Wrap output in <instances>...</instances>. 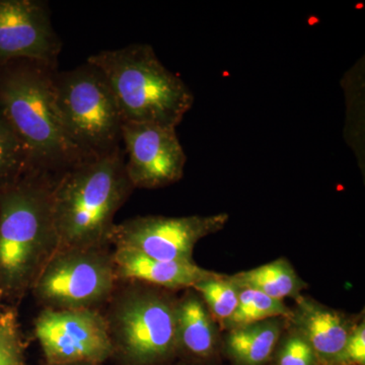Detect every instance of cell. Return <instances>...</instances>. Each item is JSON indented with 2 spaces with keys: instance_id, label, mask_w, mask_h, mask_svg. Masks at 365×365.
<instances>
[{
  "instance_id": "d4e9b609",
  "label": "cell",
  "mask_w": 365,
  "mask_h": 365,
  "mask_svg": "<svg viewBox=\"0 0 365 365\" xmlns=\"http://www.w3.org/2000/svg\"><path fill=\"white\" fill-rule=\"evenodd\" d=\"M165 365H194L192 364H190L188 361H185V360L178 359L176 360H174V361L170 362V364H167Z\"/></svg>"
},
{
  "instance_id": "5bb4252c",
  "label": "cell",
  "mask_w": 365,
  "mask_h": 365,
  "mask_svg": "<svg viewBox=\"0 0 365 365\" xmlns=\"http://www.w3.org/2000/svg\"><path fill=\"white\" fill-rule=\"evenodd\" d=\"M113 257L118 282L137 281L173 292L188 289L220 274L201 268L195 262L158 260L132 250L115 249Z\"/></svg>"
},
{
  "instance_id": "ba28073f",
  "label": "cell",
  "mask_w": 365,
  "mask_h": 365,
  "mask_svg": "<svg viewBox=\"0 0 365 365\" xmlns=\"http://www.w3.org/2000/svg\"><path fill=\"white\" fill-rule=\"evenodd\" d=\"M228 220L230 215L223 212L181 217L137 216L116 223L111 246L132 250L158 260L194 263L196 245L222 230Z\"/></svg>"
},
{
  "instance_id": "52a82bcc",
  "label": "cell",
  "mask_w": 365,
  "mask_h": 365,
  "mask_svg": "<svg viewBox=\"0 0 365 365\" xmlns=\"http://www.w3.org/2000/svg\"><path fill=\"white\" fill-rule=\"evenodd\" d=\"M117 284L110 247L57 249L31 292L43 309H100Z\"/></svg>"
},
{
  "instance_id": "5b68a950",
  "label": "cell",
  "mask_w": 365,
  "mask_h": 365,
  "mask_svg": "<svg viewBox=\"0 0 365 365\" xmlns=\"http://www.w3.org/2000/svg\"><path fill=\"white\" fill-rule=\"evenodd\" d=\"M177 292L118 282L104 314L118 365H165L179 359Z\"/></svg>"
},
{
  "instance_id": "9c48e42d",
  "label": "cell",
  "mask_w": 365,
  "mask_h": 365,
  "mask_svg": "<svg viewBox=\"0 0 365 365\" xmlns=\"http://www.w3.org/2000/svg\"><path fill=\"white\" fill-rule=\"evenodd\" d=\"M34 333L45 364H101L114 354L107 321L100 309H43L34 322Z\"/></svg>"
},
{
  "instance_id": "e0dca14e",
  "label": "cell",
  "mask_w": 365,
  "mask_h": 365,
  "mask_svg": "<svg viewBox=\"0 0 365 365\" xmlns=\"http://www.w3.org/2000/svg\"><path fill=\"white\" fill-rule=\"evenodd\" d=\"M292 316V307H287L283 300L272 299L258 290L240 288L237 309L223 326L222 332L269 319H289Z\"/></svg>"
},
{
  "instance_id": "d6986e66",
  "label": "cell",
  "mask_w": 365,
  "mask_h": 365,
  "mask_svg": "<svg viewBox=\"0 0 365 365\" xmlns=\"http://www.w3.org/2000/svg\"><path fill=\"white\" fill-rule=\"evenodd\" d=\"M192 288L200 295L222 332L223 326L237 309L240 288L230 279V275L222 273L200 281Z\"/></svg>"
},
{
  "instance_id": "9a60e30c",
  "label": "cell",
  "mask_w": 365,
  "mask_h": 365,
  "mask_svg": "<svg viewBox=\"0 0 365 365\" xmlns=\"http://www.w3.org/2000/svg\"><path fill=\"white\" fill-rule=\"evenodd\" d=\"M287 323L273 318L222 332V359L228 365H268Z\"/></svg>"
},
{
  "instance_id": "3957f363",
  "label": "cell",
  "mask_w": 365,
  "mask_h": 365,
  "mask_svg": "<svg viewBox=\"0 0 365 365\" xmlns=\"http://www.w3.org/2000/svg\"><path fill=\"white\" fill-rule=\"evenodd\" d=\"M134 190L122 148L57 177L51 191L57 249L111 246L115 215Z\"/></svg>"
},
{
  "instance_id": "4316f807",
  "label": "cell",
  "mask_w": 365,
  "mask_h": 365,
  "mask_svg": "<svg viewBox=\"0 0 365 365\" xmlns=\"http://www.w3.org/2000/svg\"><path fill=\"white\" fill-rule=\"evenodd\" d=\"M222 365H225V364H222Z\"/></svg>"
},
{
  "instance_id": "8992f818",
  "label": "cell",
  "mask_w": 365,
  "mask_h": 365,
  "mask_svg": "<svg viewBox=\"0 0 365 365\" xmlns=\"http://www.w3.org/2000/svg\"><path fill=\"white\" fill-rule=\"evenodd\" d=\"M53 95L67 136L83 155L104 157L121 148L123 120L100 68L86 61L71 71L58 69Z\"/></svg>"
},
{
  "instance_id": "cb8c5ba5",
  "label": "cell",
  "mask_w": 365,
  "mask_h": 365,
  "mask_svg": "<svg viewBox=\"0 0 365 365\" xmlns=\"http://www.w3.org/2000/svg\"><path fill=\"white\" fill-rule=\"evenodd\" d=\"M11 307H9V304H6V302L2 299L1 294H0V318H1Z\"/></svg>"
},
{
  "instance_id": "6da1fadb",
  "label": "cell",
  "mask_w": 365,
  "mask_h": 365,
  "mask_svg": "<svg viewBox=\"0 0 365 365\" xmlns=\"http://www.w3.org/2000/svg\"><path fill=\"white\" fill-rule=\"evenodd\" d=\"M58 67L18 58L0 64V114L18 137L31 170L58 177L86 158L67 136L53 95Z\"/></svg>"
},
{
  "instance_id": "7a4b0ae2",
  "label": "cell",
  "mask_w": 365,
  "mask_h": 365,
  "mask_svg": "<svg viewBox=\"0 0 365 365\" xmlns=\"http://www.w3.org/2000/svg\"><path fill=\"white\" fill-rule=\"evenodd\" d=\"M57 177L30 170L0 190V294L16 306L57 250L51 191Z\"/></svg>"
},
{
  "instance_id": "7402d4cb",
  "label": "cell",
  "mask_w": 365,
  "mask_h": 365,
  "mask_svg": "<svg viewBox=\"0 0 365 365\" xmlns=\"http://www.w3.org/2000/svg\"><path fill=\"white\" fill-rule=\"evenodd\" d=\"M25 343L16 307L0 318V365H26Z\"/></svg>"
},
{
  "instance_id": "277c9868",
  "label": "cell",
  "mask_w": 365,
  "mask_h": 365,
  "mask_svg": "<svg viewBox=\"0 0 365 365\" xmlns=\"http://www.w3.org/2000/svg\"><path fill=\"white\" fill-rule=\"evenodd\" d=\"M86 61L104 73L123 123L177 128L193 107L194 95L189 86L163 66L150 45L104 50Z\"/></svg>"
},
{
  "instance_id": "ac0fdd59",
  "label": "cell",
  "mask_w": 365,
  "mask_h": 365,
  "mask_svg": "<svg viewBox=\"0 0 365 365\" xmlns=\"http://www.w3.org/2000/svg\"><path fill=\"white\" fill-rule=\"evenodd\" d=\"M347 107H351L352 120L345 124L346 143L354 150L360 165L364 160V61L357 62L343 78Z\"/></svg>"
},
{
  "instance_id": "484cf974",
  "label": "cell",
  "mask_w": 365,
  "mask_h": 365,
  "mask_svg": "<svg viewBox=\"0 0 365 365\" xmlns=\"http://www.w3.org/2000/svg\"><path fill=\"white\" fill-rule=\"evenodd\" d=\"M45 365H100V364H93V362H71V364H45Z\"/></svg>"
},
{
  "instance_id": "ffe728a7",
  "label": "cell",
  "mask_w": 365,
  "mask_h": 365,
  "mask_svg": "<svg viewBox=\"0 0 365 365\" xmlns=\"http://www.w3.org/2000/svg\"><path fill=\"white\" fill-rule=\"evenodd\" d=\"M30 170L23 145L0 114V190L14 184Z\"/></svg>"
},
{
  "instance_id": "8fae6325",
  "label": "cell",
  "mask_w": 365,
  "mask_h": 365,
  "mask_svg": "<svg viewBox=\"0 0 365 365\" xmlns=\"http://www.w3.org/2000/svg\"><path fill=\"white\" fill-rule=\"evenodd\" d=\"M61 50L46 2L0 0V64L26 58L58 67Z\"/></svg>"
},
{
  "instance_id": "4fadbf2b",
  "label": "cell",
  "mask_w": 365,
  "mask_h": 365,
  "mask_svg": "<svg viewBox=\"0 0 365 365\" xmlns=\"http://www.w3.org/2000/svg\"><path fill=\"white\" fill-rule=\"evenodd\" d=\"M222 332L193 288L184 290L177 304L179 359L194 365H222Z\"/></svg>"
},
{
  "instance_id": "44dd1931",
  "label": "cell",
  "mask_w": 365,
  "mask_h": 365,
  "mask_svg": "<svg viewBox=\"0 0 365 365\" xmlns=\"http://www.w3.org/2000/svg\"><path fill=\"white\" fill-rule=\"evenodd\" d=\"M268 365H322L306 338L287 323Z\"/></svg>"
},
{
  "instance_id": "30bf717a",
  "label": "cell",
  "mask_w": 365,
  "mask_h": 365,
  "mask_svg": "<svg viewBox=\"0 0 365 365\" xmlns=\"http://www.w3.org/2000/svg\"><path fill=\"white\" fill-rule=\"evenodd\" d=\"M122 143L125 169L134 188H165L184 177L187 155L176 128L126 122Z\"/></svg>"
},
{
  "instance_id": "2e32d148",
  "label": "cell",
  "mask_w": 365,
  "mask_h": 365,
  "mask_svg": "<svg viewBox=\"0 0 365 365\" xmlns=\"http://www.w3.org/2000/svg\"><path fill=\"white\" fill-rule=\"evenodd\" d=\"M230 279L239 288L258 290L272 299H299L307 284L285 258H278L260 267L230 275Z\"/></svg>"
},
{
  "instance_id": "603a6c76",
  "label": "cell",
  "mask_w": 365,
  "mask_h": 365,
  "mask_svg": "<svg viewBox=\"0 0 365 365\" xmlns=\"http://www.w3.org/2000/svg\"><path fill=\"white\" fill-rule=\"evenodd\" d=\"M334 365H365L364 317L350 333L342 352Z\"/></svg>"
},
{
  "instance_id": "7c38bea8",
  "label": "cell",
  "mask_w": 365,
  "mask_h": 365,
  "mask_svg": "<svg viewBox=\"0 0 365 365\" xmlns=\"http://www.w3.org/2000/svg\"><path fill=\"white\" fill-rule=\"evenodd\" d=\"M290 325L307 340L322 365H334L350 333L364 314L352 316L302 294L294 300Z\"/></svg>"
}]
</instances>
